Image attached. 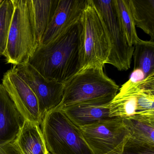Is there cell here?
Masks as SVG:
<instances>
[{"label":"cell","instance_id":"14","mask_svg":"<svg viewBox=\"0 0 154 154\" xmlns=\"http://www.w3.org/2000/svg\"><path fill=\"white\" fill-rule=\"evenodd\" d=\"M40 124L24 120L21 130L14 142L21 154L49 153Z\"/></svg>","mask_w":154,"mask_h":154},{"label":"cell","instance_id":"16","mask_svg":"<svg viewBox=\"0 0 154 154\" xmlns=\"http://www.w3.org/2000/svg\"><path fill=\"white\" fill-rule=\"evenodd\" d=\"M58 0H32L37 40L41 39L52 20Z\"/></svg>","mask_w":154,"mask_h":154},{"label":"cell","instance_id":"7","mask_svg":"<svg viewBox=\"0 0 154 154\" xmlns=\"http://www.w3.org/2000/svg\"><path fill=\"white\" fill-rule=\"evenodd\" d=\"M104 24L110 47L108 64L119 71L130 68L134 47L128 45L114 0H92Z\"/></svg>","mask_w":154,"mask_h":154},{"label":"cell","instance_id":"21","mask_svg":"<svg viewBox=\"0 0 154 154\" xmlns=\"http://www.w3.org/2000/svg\"><path fill=\"white\" fill-rule=\"evenodd\" d=\"M122 154H154V146L129 140L124 147Z\"/></svg>","mask_w":154,"mask_h":154},{"label":"cell","instance_id":"1","mask_svg":"<svg viewBox=\"0 0 154 154\" xmlns=\"http://www.w3.org/2000/svg\"><path fill=\"white\" fill-rule=\"evenodd\" d=\"M82 46L81 18L53 41L38 47L28 63L47 81L64 84L81 70Z\"/></svg>","mask_w":154,"mask_h":154},{"label":"cell","instance_id":"6","mask_svg":"<svg viewBox=\"0 0 154 154\" xmlns=\"http://www.w3.org/2000/svg\"><path fill=\"white\" fill-rule=\"evenodd\" d=\"M81 21L83 46L81 70L92 65L108 64L109 42L100 15L92 0H87Z\"/></svg>","mask_w":154,"mask_h":154},{"label":"cell","instance_id":"12","mask_svg":"<svg viewBox=\"0 0 154 154\" xmlns=\"http://www.w3.org/2000/svg\"><path fill=\"white\" fill-rule=\"evenodd\" d=\"M114 96L90 100L61 108L69 119L79 128L111 117L109 103Z\"/></svg>","mask_w":154,"mask_h":154},{"label":"cell","instance_id":"10","mask_svg":"<svg viewBox=\"0 0 154 154\" xmlns=\"http://www.w3.org/2000/svg\"><path fill=\"white\" fill-rule=\"evenodd\" d=\"M25 120L41 124L38 101L34 93L14 67L4 73L2 84Z\"/></svg>","mask_w":154,"mask_h":154},{"label":"cell","instance_id":"11","mask_svg":"<svg viewBox=\"0 0 154 154\" xmlns=\"http://www.w3.org/2000/svg\"><path fill=\"white\" fill-rule=\"evenodd\" d=\"M87 2V0H58L52 20L38 47L47 45L80 20Z\"/></svg>","mask_w":154,"mask_h":154},{"label":"cell","instance_id":"8","mask_svg":"<svg viewBox=\"0 0 154 154\" xmlns=\"http://www.w3.org/2000/svg\"><path fill=\"white\" fill-rule=\"evenodd\" d=\"M93 154H122L130 134L123 120L109 118L80 128Z\"/></svg>","mask_w":154,"mask_h":154},{"label":"cell","instance_id":"15","mask_svg":"<svg viewBox=\"0 0 154 154\" xmlns=\"http://www.w3.org/2000/svg\"><path fill=\"white\" fill-rule=\"evenodd\" d=\"M136 26L154 40V0H128Z\"/></svg>","mask_w":154,"mask_h":154},{"label":"cell","instance_id":"23","mask_svg":"<svg viewBox=\"0 0 154 154\" xmlns=\"http://www.w3.org/2000/svg\"><path fill=\"white\" fill-rule=\"evenodd\" d=\"M145 78V74L142 70L138 69H134L128 81L132 83H136L140 82Z\"/></svg>","mask_w":154,"mask_h":154},{"label":"cell","instance_id":"2","mask_svg":"<svg viewBox=\"0 0 154 154\" xmlns=\"http://www.w3.org/2000/svg\"><path fill=\"white\" fill-rule=\"evenodd\" d=\"M14 10L4 57L7 63H28L38 47L32 0H12Z\"/></svg>","mask_w":154,"mask_h":154},{"label":"cell","instance_id":"3","mask_svg":"<svg viewBox=\"0 0 154 154\" xmlns=\"http://www.w3.org/2000/svg\"><path fill=\"white\" fill-rule=\"evenodd\" d=\"M41 129L51 154H93L80 128L61 109H54L44 115Z\"/></svg>","mask_w":154,"mask_h":154},{"label":"cell","instance_id":"17","mask_svg":"<svg viewBox=\"0 0 154 154\" xmlns=\"http://www.w3.org/2000/svg\"><path fill=\"white\" fill-rule=\"evenodd\" d=\"M130 134L129 140L154 146V118L123 120Z\"/></svg>","mask_w":154,"mask_h":154},{"label":"cell","instance_id":"18","mask_svg":"<svg viewBox=\"0 0 154 154\" xmlns=\"http://www.w3.org/2000/svg\"><path fill=\"white\" fill-rule=\"evenodd\" d=\"M134 69H140L146 78L154 74V41L140 39L134 46Z\"/></svg>","mask_w":154,"mask_h":154},{"label":"cell","instance_id":"24","mask_svg":"<svg viewBox=\"0 0 154 154\" xmlns=\"http://www.w3.org/2000/svg\"><path fill=\"white\" fill-rule=\"evenodd\" d=\"M48 154H50V153H48Z\"/></svg>","mask_w":154,"mask_h":154},{"label":"cell","instance_id":"5","mask_svg":"<svg viewBox=\"0 0 154 154\" xmlns=\"http://www.w3.org/2000/svg\"><path fill=\"white\" fill-rule=\"evenodd\" d=\"M109 116L122 120L154 118V74L122 85L110 103Z\"/></svg>","mask_w":154,"mask_h":154},{"label":"cell","instance_id":"22","mask_svg":"<svg viewBox=\"0 0 154 154\" xmlns=\"http://www.w3.org/2000/svg\"><path fill=\"white\" fill-rule=\"evenodd\" d=\"M0 154H21L14 141L0 147Z\"/></svg>","mask_w":154,"mask_h":154},{"label":"cell","instance_id":"13","mask_svg":"<svg viewBox=\"0 0 154 154\" xmlns=\"http://www.w3.org/2000/svg\"><path fill=\"white\" fill-rule=\"evenodd\" d=\"M24 119L2 84H0V147L13 142Z\"/></svg>","mask_w":154,"mask_h":154},{"label":"cell","instance_id":"9","mask_svg":"<svg viewBox=\"0 0 154 154\" xmlns=\"http://www.w3.org/2000/svg\"><path fill=\"white\" fill-rule=\"evenodd\" d=\"M13 66L35 95L41 119L45 114L60 105L63 95L64 84L47 81L28 63Z\"/></svg>","mask_w":154,"mask_h":154},{"label":"cell","instance_id":"4","mask_svg":"<svg viewBox=\"0 0 154 154\" xmlns=\"http://www.w3.org/2000/svg\"><path fill=\"white\" fill-rule=\"evenodd\" d=\"M104 65H92L81 70L64 83L62 102L57 108L90 100L115 96L119 85L104 72Z\"/></svg>","mask_w":154,"mask_h":154},{"label":"cell","instance_id":"20","mask_svg":"<svg viewBox=\"0 0 154 154\" xmlns=\"http://www.w3.org/2000/svg\"><path fill=\"white\" fill-rule=\"evenodd\" d=\"M14 10L12 0H4L0 5V57L6 52Z\"/></svg>","mask_w":154,"mask_h":154},{"label":"cell","instance_id":"19","mask_svg":"<svg viewBox=\"0 0 154 154\" xmlns=\"http://www.w3.org/2000/svg\"><path fill=\"white\" fill-rule=\"evenodd\" d=\"M121 23L128 45L133 46L140 40L137 35L136 25L131 14L128 0H114Z\"/></svg>","mask_w":154,"mask_h":154}]
</instances>
